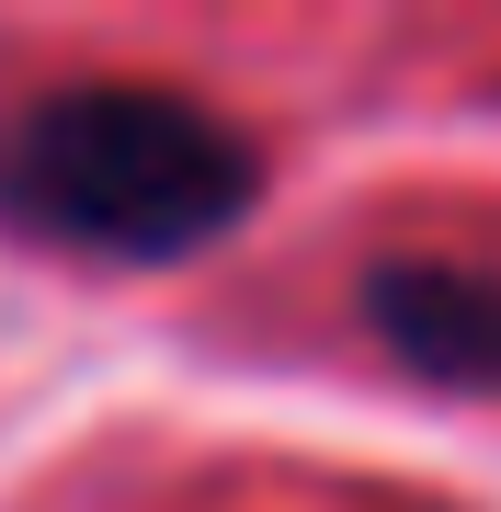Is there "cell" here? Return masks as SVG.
<instances>
[{
    "mask_svg": "<svg viewBox=\"0 0 501 512\" xmlns=\"http://www.w3.org/2000/svg\"><path fill=\"white\" fill-rule=\"evenodd\" d=\"M262 160L228 114L160 80H57L0 114V217L92 262H183L228 239Z\"/></svg>",
    "mask_w": 501,
    "mask_h": 512,
    "instance_id": "obj_1",
    "label": "cell"
},
{
    "mask_svg": "<svg viewBox=\"0 0 501 512\" xmlns=\"http://www.w3.org/2000/svg\"><path fill=\"white\" fill-rule=\"evenodd\" d=\"M365 330L433 387L501 399V274L490 262H376L365 274Z\"/></svg>",
    "mask_w": 501,
    "mask_h": 512,
    "instance_id": "obj_2",
    "label": "cell"
}]
</instances>
